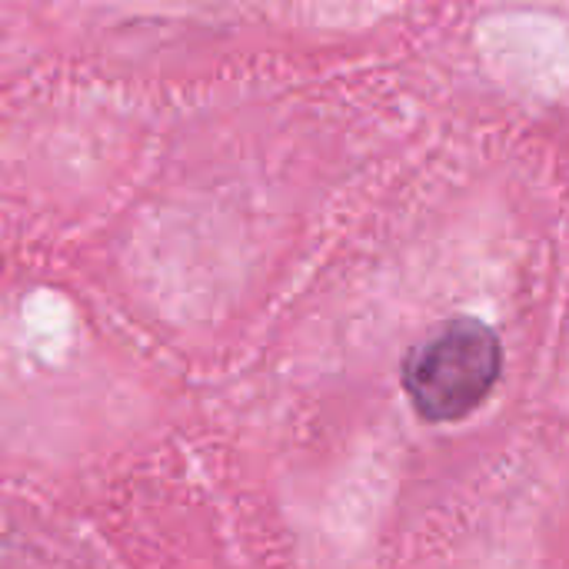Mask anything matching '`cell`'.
<instances>
[{
	"mask_svg": "<svg viewBox=\"0 0 569 569\" xmlns=\"http://www.w3.org/2000/svg\"><path fill=\"white\" fill-rule=\"evenodd\" d=\"M500 370V337L473 317H457L407 357L403 390L423 420L457 423L483 407Z\"/></svg>",
	"mask_w": 569,
	"mask_h": 569,
	"instance_id": "obj_1",
	"label": "cell"
}]
</instances>
